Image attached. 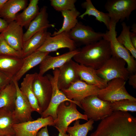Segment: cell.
Returning a JSON list of instances; mask_svg holds the SVG:
<instances>
[{"label":"cell","instance_id":"6","mask_svg":"<svg viewBox=\"0 0 136 136\" xmlns=\"http://www.w3.org/2000/svg\"><path fill=\"white\" fill-rule=\"evenodd\" d=\"M123 59L112 56L99 69L96 70L97 74L108 82L114 79L120 78L126 81L129 74Z\"/></svg>","mask_w":136,"mask_h":136},{"label":"cell","instance_id":"37","mask_svg":"<svg viewBox=\"0 0 136 136\" xmlns=\"http://www.w3.org/2000/svg\"><path fill=\"white\" fill-rule=\"evenodd\" d=\"M129 84L134 89L136 88V74H129L128 78Z\"/></svg>","mask_w":136,"mask_h":136},{"label":"cell","instance_id":"38","mask_svg":"<svg viewBox=\"0 0 136 136\" xmlns=\"http://www.w3.org/2000/svg\"><path fill=\"white\" fill-rule=\"evenodd\" d=\"M37 136H49L47 126L42 128L38 132Z\"/></svg>","mask_w":136,"mask_h":136},{"label":"cell","instance_id":"24","mask_svg":"<svg viewBox=\"0 0 136 136\" xmlns=\"http://www.w3.org/2000/svg\"><path fill=\"white\" fill-rule=\"evenodd\" d=\"M49 53L36 51L23 58V63L22 67L12 80L18 82L29 70L40 64Z\"/></svg>","mask_w":136,"mask_h":136},{"label":"cell","instance_id":"41","mask_svg":"<svg viewBox=\"0 0 136 136\" xmlns=\"http://www.w3.org/2000/svg\"><path fill=\"white\" fill-rule=\"evenodd\" d=\"M8 0H0V10Z\"/></svg>","mask_w":136,"mask_h":136},{"label":"cell","instance_id":"7","mask_svg":"<svg viewBox=\"0 0 136 136\" xmlns=\"http://www.w3.org/2000/svg\"><path fill=\"white\" fill-rule=\"evenodd\" d=\"M126 81L116 78L109 81L106 87L99 90L97 96L104 101L113 102L123 99L136 101V98L130 95L125 87Z\"/></svg>","mask_w":136,"mask_h":136},{"label":"cell","instance_id":"13","mask_svg":"<svg viewBox=\"0 0 136 136\" xmlns=\"http://www.w3.org/2000/svg\"><path fill=\"white\" fill-rule=\"evenodd\" d=\"M77 47V44L70 38L68 32H63L48 36L36 51L50 53L63 48H67L70 51H72L76 49Z\"/></svg>","mask_w":136,"mask_h":136},{"label":"cell","instance_id":"33","mask_svg":"<svg viewBox=\"0 0 136 136\" xmlns=\"http://www.w3.org/2000/svg\"><path fill=\"white\" fill-rule=\"evenodd\" d=\"M111 102V106L113 111L123 112L136 111V101L123 99Z\"/></svg>","mask_w":136,"mask_h":136},{"label":"cell","instance_id":"30","mask_svg":"<svg viewBox=\"0 0 136 136\" xmlns=\"http://www.w3.org/2000/svg\"><path fill=\"white\" fill-rule=\"evenodd\" d=\"M61 13L63 19L62 26L59 30L54 31L51 35L52 36L63 32H69L78 22L77 18L80 13L76 8L72 10L62 11Z\"/></svg>","mask_w":136,"mask_h":136},{"label":"cell","instance_id":"9","mask_svg":"<svg viewBox=\"0 0 136 136\" xmlns=\"http://www.w3.org/2000/svg\"><path fill=\"white\" fill-rule=\"evenodd\" d=\"M32 87L42 113L47 109L51 100L52 91L51 83L47 75L42 76L35 73Z\"/></svg>","mask_w":136,"mask_h":136},{"label":"cell","instance_id":"14","mask_svg":"<svg viewBox=\"0 0 136 136\" xmlns=\"http://www.w3.org/2000/svg\"><path fill=\"white\" fill-rule=\"evenodd\" d=\"M100 89L96 86L88 84L79 79L68 88L61 90L69 99L80 103L88 96L97 95Z\"/></svg>","mask_w":136,"mask_h":136},{"label":"cell","instance_id":"19","mask_svg":"<svg viewBox=\"0 0 136 136\" xmlns=\"http://www.w3.org/2000/svg\"><path fill=\"white\" fill-rule=\"evenodd\" d=\"M79 49L70 51L61 55L52 56L49 55L46 57L40 64L39 72L41 75H44L48 71L58 69L72 59L79 52Z\"/></svg>","mask_w":136,"mask_h":136},{"label":"cell","instance_id":"1","mask_svg":"<svg viewBox=\"0 0 136 136\" xmlns=\"http://www.w3.org/2000/svg\"><path fill=\"white\" fill-rule=\"evenodd\" d=\"M90 136H136V118L127 112H114Z\"/></svg>","mask_w":136,"mask_h":136},{"label":"cell","instance_id":"21","mask_svg":"<svg viewBox=\"0 0 136 136\" xmlns=\"http://www.w3.org/2000/svg\"><path fill=\"white\" fill-rule=\"evenodd\" d=\"M26 0H8L0 10V17L8 23L15 21L17 14L26 7Z\"/></svg>","mask_w":136,"mask_h":136},{"label":"cell","instance_id":"34","mask_svg":"<svg viewBox=\"0 0 136 136\" xmlns=\"http://www.w3.org/2000/svg\"><path fill=\"white\" fill-rule=\"evenodd\" d=\"M1 34L2 35L0 38V55L23 58L21 53L10 46Z\"/></svg>","mask_w":136,"mask_h":136},{"label":"cell","instance_id":"22","mask_svg":"<svg viewBox=\"0 0 136 136\" xmlns=\"http://www.w3.org/2000/svg\"><path fill=\"white\" fill-rule=\"evenodd\" d=\"M13 111L6 107L0 108V135H15L13 126L18 122Z\"/></svg>","mask_w":136,"mask_h":136},{"label":"cell","instance_id":"28","mask_svg":"<svg viewBox=\"0 0 136 136\" xmlns=\"http://www.w3.org/2000/svg\"><path fill=\"white\" fill-rule=\"evenodd\" d=\"M16 93V87L12 80L0 92V108L6 107L14 110Z\"/></svg>","mask_w":136,"mask_h":136},{"label":"cell","instance_id":"18","mask_svg":"<svg viewBox=\"0 0 136 136\" xmlns=\"http://www.w3.org/2000/svg\"><path fill=\"white\" fill-rule=\"evenodd\" d=\"M47 8L45 6L42 7L37 16L31 22L27 30L24 33L23 42L36 33L44 29L55 26L54 24L49 23Z\"/></svg>","mask_w":136,"mask_h":136},{"label":"cell","instance_id":"16","mask_svg":"<svg viewBox=\"0 0 136 136\" xmlns=\"http://www.w3.org/2000/svg\"><path fill=\"white\" fill-rule=\"evenodd\" d=\"M76 63L72 59L58 69L57 85L60 90L68 88L73 83L80 79L76 69Z\"/></svg>","mask_w":136,"mask_h":136},{"label":"cell","instance_id":"32","mask_svg":"<svg viewBox=\"0 0 136 136\" xmlns=\"http://www.w3.org/2000/svg\"><path fill=\"white\" fill-rule=\"evenodd\" d=\"M122 30L119 36L117 37L118 41L129 52L134 58H136V49L133 46L130 37V27L124 22L121 24Z\"/></svg>","mask_w":136,"mask_h":136},{"label":"cell","instance_id":"43","mask_svg":"<svg viewBox=\"0 0 136 136\" xmlns=\"http://www.w3.org/2000/svg\"><path fill=\"white\" fill-rule=\"evenodd\" d=\"M57 136H70V135L69 134H67L66 133L65 134H62L59 132L58 135Z\"/></svg>","mask_w":136,"mask_h":136},{"label":"cell","instance_id":"45","mask_svg":"<svg viewBox=\"0 0 136 136\" xmlns=\"http://www.w3.org/2000/svg\"><path fill=\"white\" fill-rule=\"evenodd\" d=\"M2 35V34L1 33L0 34V38H1V37Z\"/></svg>","mask_w":136,"mask_h":136},{"label":"cell","instance_id":"31","mask_svg":"<svg viewBox=\"0 0 136 136\" xmlns=\"http://www.w3.org/2000/svg\"><path fill=\"white\" fill-rule=\"evenodd\" d=\"M94 122L89 119L85 123L80 124L79 120H77L73 126L68 127L66 132L70 136H87L89 132L93 129Z\"/></svg>","mask_w":136,"mask_h":136},{"label":"cell","instance_id":"44","mask_svg":"<svg viewBox=\"0 0 136 136\" xmlns=\"http://www.w3.org/2000/svg\"><path fill=\"white\" fill-rule=\"evenodd\" d=\"M3 88H0V92Z\"/></svg>","mask_w":136,"mask_h":136},{"label":"cell","instance_id":"17","mask_svg":"<svg viewBox=\"0 0 136 136\" xmlns=\"http://www.w3.org/2000/svg\"><path fill=\"white\" fill-rule=\"evenodd\" d=\"M1 33L10 46L21 53L23 44V27L14 21L9 23Z\"/></svg>","mask_w":136,"mask_h":136},{"label":"cell","instance_id":"20","mask_svg":"<svg viewBox=\"0 0 136 136\" xmlns=\"http://www.w3.org/2000/svg\"><path fill=\"white\" fill-rule=\"evenodd\" d=\"M75 66L80 80L88 84L96 86L100 89L104 88L107 86L108 82L99 76L95 69L77 62Z\"/></svg>","mask_w":136,"mask_h":136},{"label":"cell","instance_id":"47","mask_svg":"<svg viewBox=\"0 0 136 136\" xmlns=\"http://www.w3.org/2000/svg\"><path fill=\"white\" fill-rule=\"evenodd\" d=\"M14 136H16L15 135Z\"/></svg>","mask_w":136,"mask_h":136},{"label":"cell","instance_id":"36","mask_svg":"<svg viewBox=\"0 0 136 136\" xmlns=\"http://www.w3.org/2000/svg\"><path fill=\"white\" fill-rule=\"evenodd\" d=\"M12 80L5 75L0 72V88H4Z\"/></svg>","mask_w":136,"mask_h":136},{"label":"cell","instance_id":"23","mask_svg":"<svg viewBox=\"0 0 136 136\" xmlns=\"http://www.w3.org/2000/svg\"><path fill=\"white\" fill-rule=\"evenodd\" d=\"M51 35V33L47 31V29H45L36 33L24 42L21 52L23 58L36 51Z\"/></svg>","mask_w":136,"mask_h":136},{"label":"cell","instance_id":"11","mask_svg":"<svg viewBox=\"0 0 136 136\" xmlns=\"http://www.w3.org/2000/svg\"><path fill=\"white\" fill-rule=\"evenodd\" d=\"M54 125V120L50 116L15 124L13 125V128L16 136H37L42 128L46 126Z\"/></svg>","mask_w":136,"mask_h":136},{"label":"cell","instance_id":"42","mask_svg":"<svg viewBox=\"0 0 136 136\" xmlns=\"http://www.w3.org/2000/svg\"><path fill=\"white\" fill-rule=\"evenodd\" d=\"M131 31L132 32L136 33V25L134 23L132 26Z\"/></svg>","mask_w":136,"mask_h":136},{"label":"cell","instance_id":"4","mask_svg":"<svg viewBox=\"0 0 136 136\" xmlns=\"http://www.w3.org/2000/svg\"><path fill=\"white\" fill-rule=\"evenodd\" d=\"M116 24L111 20L109 29L104 33L103 39L109 42L112 56L120 58L126 62L129 74L135 73L136 71V60L128 51L117 40L116 30Z\"/></svg>","mask_w":136,"mask_h":136},{"label":"cell","instance_id":"27","mask_svg":"<svg viewBox=\"0 0 136 136\" xmlns=\"http://www.w3.org/2000/svg\"><path fill=\"white\" fill-rule=\"evenodd\" d=\"M39 1L38 0H30L28 5L23 11L17 15L15 21L22 27L27 28L39 12Z\"/></svg>","mask_w":136,"mask_h":136},{"label":"cell","instance_id":"29","mask_svg":"<svg viewBox=\"0 0 136 136\" xmlns=\"http://www.w3.org/2000/svg\"><path fill=\"white\" fill-rule=\"evenodd\" d=\"M81 6L86 10L83 14L80 15L79 17L83 19L87 15L93 16L97 20L104 23L109 30L111 19L108 13H104L97 10L94 6L91 0H86L81 4Z\"/></svg>","mask_w":136,"mask_h":136},{"label":"cell","instance_id":"46","mask_svg":"<svg viewBox=\"0 0 136 136\" xmlns=\"http://www.w3.org/2000/svg\"><path fill=\"white\" fill-rule=\"evenodd\" d=\"M0 136H4L0 135Z\"/></svg>","mask_w":136,"mask_h":136},{"label":"cell","instance_id":"5","mask_svg":"<svg viewBox=\"0 0 136 136\" xmlns=\"http://www.w3.org/2000/svg\"><path fill=\"white\" fill-rule=\"evenodd\" d=\"M76 103L65 101L61 103L57 110V118L54 120V126L59 132L66 133L67 128L72 122L79 119L88 120L87 116L77 110Z\"/></svg>","mask_w":136,"mask_h":136},{"label":"cell","instance_id":"2","mask_svg":"<svg viewBox=\"0 0 136 136\" xmlns=\"http://www.w3.org/2000/svg\"><path fill=\"white\" fill-rule=\"evenodd\" d=\"M112 56L109 42L103 39L85 45L73 57L76 62L97 70Z\"/></svg>","mask_w":136,"mask_h":136},{"label":"cell","instance_id":"3","mask_svg":"<svg viewBox=\"0 0 136 136\" xmlns=\"http://www.w3.org/2000/svg\"><path fill=\"white\" fill-rule=\"evenodd\" d=\"M84 114L88 119L94 121L102 120L113 113L111 102L102 100L97 95H92L84 98L80 102Z\"/></svg>","mask_w":136,"mask_h":136},{"label":"cell","instance_id":"25","mask_svg":"<svg viewBox=\"0 0 136 136\" xmlns=\"http://www.w3.org/2000/svg\"><path fill=\"white\" fill-rule=\"evenodd\" d=\"M23 63V58L0 55V72L12 79Z\"/></svg>","mask_w":136,"mask_h":136},{"label":"cell","instance_id":"10","mask_svg":"<svg viewBox=\"0 0 136 136\" xmlns=\"http://www.w3.org/2000/svg\"><path fill=\"white\" fill-rule=\"evenodd\" d=\"M110 19L117 23L128 19L136 9V0H108L105 5Z\"/></svg>","mask_w":136,"mask_h":136},{"label":"cell","instance_id":"8","mask_svg":"<svg viewBox=\"0 0 136 136\" xmlns=\"http://www.w3.org/2000/svg\"><path fill=\"white\" fill-rule=\"evenodd\" d=\"M59 73L58 69L54 70L53 75L50 74L47 75L49 79L52 88V91L51 100L47 109L41 114V117L45 118L49 116L52 117L54 120L57 118V110L59 105L65 101H72L76 103L81 108L80 103L77 101L69 99L58 87L57 79Z\"/></svg>","mask_w":136,"mask_h":136},{"label":"cell","instance_id":"35","mask_svg":"<svg viewBox=\"0 0 136 136\" xmlns=\"http://www.w3.org/2000/svg\"><path fill=\"white\" fill-rule=\"evenodd\" d=\"M51 6L59 12L72 10L76 8V0H50Z\"/></svg>","mask_w":136,"mask_h":136},{"label":"cell","instance_id":"26","mask_svg":"<svg viewBox=\"0 0 136 136\" xmlns=\"http://www.w3.org/2000/svg\"><path fill=\"white\" fill-rule=\"evenodd\" d=\"M33 77L34 73L26 74L21 84L20 89L28 99L32 111L36 112L41 115L42 113L32 89Z\"/></svg>","mask_w":136,"mask_h":136},{"label":"cell","instance_id":"39","mask_svg":"<svg viewBox=\"0 0 136 136\" xmlns=\"http://www.w3.org/2000/svg\"><path fill=\"white\" fill-rule=\"evenodd\" d=\"M8 23L5 20L0 17V33L2 32L7 28Z\"/></svg>","mask_w":136,"mask_h":136},{"label":"cell","instance_id":"40","mask_svg":"<svg viewBox=\"0 0 136 136\" xmlns=\"http://www.w3.org/2000/svg\"><path fill=\"white\" fill-rule=\"evenodd\" d=\"M130 37L132 44L136 49V33L130 32Z\"/></svg>","mask_w":136,"mask_h":136},{"label":"cell","instance_id":"12","mask_svg":"<svg viewBox=\"0 0 136 136\" xmlns=\"http://www.w3.org/2000/svg\"><path fill=\"white\" fill-rule=\"evenodd\" d=\"M70 38L77 44L85 45L97 42L103 39L104 33L96 32L92 28L78 22L68 32Z\"/></svg>","mask_w":136,"mask_h":136},{"label":"cell","instance_id":"15","mask_svg":"<svg viewBox=\"0 0 136 136\" xmlns=\"http://www.w3.org/2000/svg\"><path fill=\"white\" fill-rule=\"evenodd\" d=\"M13 80L15 85L17 91L13 112L18 122L32 120L31 113L32 111L30 105L26 97L20 91L18 82Z\"/></svg>","mask_w":136,"mask_h":136}]
</instances>
